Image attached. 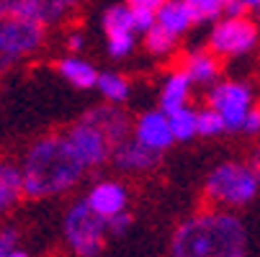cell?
<instances>
[{"instance_id":"d6a6232c","label":"cell","mask_w":260,"mask_h":257,"mask_svg":"<svg viewBox=\"0 0 260 257\" xmlns=\"http://www.w3.org/2000/svg\"><path fill=\"white\" fill-rule=\"evenodd\" d=\"M247 165H250V167H252V170H255V175H257V177H260V152H257V155H252V160H250V162H247Z\"/></svg>"},{"instance_id":"3957f363","label":"cell","mask_w":260,"mask_h":257,"mask_svg":"<svg viewBox=\"0 0 260 257\" xmlns=\"http://www.w3.org/2000/svg\"><path fill=\"white\" fill-rule=\"evenodd\" d=\"M44 23L26 0H0V57H26L44 44Z\"/></svg>"},{"instance_id":"836d02e7","label":"cell","mask_w":260,"mask_h":257,"mask_svg":"<svg viewBox=\"0 0 260 257\" xmlns=\"http://www.w3.org/2000/svg\"><path fill=\"white\" fill-rule=\"evenodd\" d=\"M245 11H260V0H242Z\"/></svg>"},{"instance_id":"44dd1931","label":"cell","mask_w":260,"mask_h":257,"mask_svg":"<svg viewBox=\"0 0 260 257\" xmlns=\"http://www.w3.org/2000/svg\"><path fill=\"white\" fill-rule=\"evenodd\" d=\"M103 31L106 36L114 33H134L132 31V8L129 6H114L103 13Z\"/></svg>"},{"instance_id":"ba28073f","label":"cell","mask_w":260,"mask_h":257,"mask_svg":"<svg viewBox=\"0 0 260 257\" xmlns=\"http://www.w3.org/2000/svg\"><path fill=\"white\" fill-rule=\"evenodd\" d=\"M64 139L70 141V146H72V152L78 155V160L83 162V167L88 170V167H101L103 162H108V157H111V144L93 129V126H88V124H75L67 134H64Z\"/></svg>"},{"instance_id":"9c48e42d","label":"cell","mask_w":260,"mask_h":257,"mask_svg":"<svg viewBox=\"0 0 260 257\" xmlns=\"http://www.w3.org/2000/svg\"><path fill=\"white\" fill-rule=\"evenodd\" d=\"M80 121L88 124V126H93V129L111 144V150H114L119 141H124V139L129 136V131H132L129 116L121 111L116 103H103V105L90 108V111H88Z\"/></svg>"},{"instance_id":"4fadbf2b","label":"cell","mask_w":260,"mask_h":257,"mask_svg":"<svg viewBox=\"0 0 260 257\" xmlns=\"http://www.w3.org/2000/svg\"><path fill=\"white\" fill-rule=\"evenodd\" d=\"M191 78L185 75L183 69H175L173 75L165 80L162 85V93H160V111L162 114H170V111H178V108L188 105V93H191Z\"/></svg>"},{"instance_id":"8992f818","label":"cell","mask_w":260,"mask_h":257,"mask_svg":"<svg viewBox=\"0 0 260 257\" xmlns=\"http://www.w3.org/2000/svg\"><path fill=\"white\" fill-rule=\"evenodd\" d=\"M257 44V26L245 16H224L214 23L209 47L216 57H242Z\"/></svg>"},{"instance_id":"484cf974","label":"cell","mask_w":260,"mask_h":257,"mask_svg":"<svg viewBox=\"0 0 260 257\" xmlns=\"http://www.w3.org/2000/svg\"><path fill=\"white\" fill-rule=\"evenodd\" d=\"M132 8V6H129ZM155 26V11H147V8H132V31H150Z\"/></svg>"},{"instance_id":"1f68e13d","label":"cell","mask_w":260,"mask_h":257,"mask_svg":"<svg viewBox=\"0 0 260 257\" xmlns=\"http://www.w3.org/2000/svg\"><path fill=\"white\" fill-rule=\"evenodd\" d=\"M83 47H85L83 33H70V36H67V49H70V52H83Z\"/></svg>"},{"instance_id":"7402d4cb","label":"cell","mask_w":260,"mask_h":257,"mask_svg":"<svg viewBox=\"0 0 260 257\" xmlns=\"http://www.w3.org/2000/svg\"><path fill=\"white\" fill-rule=\"evenodd\" d=\"M185 11L191 16V23H209L221 16V3L219 0H183Z\"/></svg>"},{"instance_id":"cb8c5ba5","label":"cell","mask_w":260,"mask_h":257,"mask_svg":"<svg viewBox=\"0 0 260 257\" xmlns=\"http://www.w3.org/2000/svg\"><path fill=\"white\" fill-rule=\"evenodd\" d=\"M224 121H221V116L214 111V108H204V111H196V134L199 136H219L221 131H224Z\"/></svg>"},{"instance_id":"277c9868","label":"cell","mask_w":260,"mask_h":257,"mask_svg":"<svg viewBox=\"0 0 260 257\" xmlns=\"http://www.w3.org/2000/svg\"><path fill=\"white\" fill-rule=\"evenodd\" d=\"M260 191V177L247 162H221L211 170L204 186L209 203L221 208H237L250 203Z\"/></svg>"},{"instance_id":"83f0119b","label":"cell","mask_w":260,"mask_h":257,"mask_svg":"<svg viewBox=\"0 0 260 257\" xmlns=\"http://www.w3.org/2000/svg\"><path fill=\"white\" fill-rule=\"evenodd\" d=\"M240 131L245 134H260V108H250L245 114L242 124H240Z\"/></svg>"},{"instance_id":"ac0fdd59","label":"cell","mask_w":260,"mask_h":257,"mask_svg":"<svg viewBox=\"0 0 260 257\" xmlns=\"http://www.w3.org/2000/svg\"><path fill=\"white\" fill-rule=\"evenodd\" d=\"M21 196V167L0 162V213H6Z\"/></svg>"},{"instance_id":"5b68a950","label":"cell","mask_w":260,"mask_h":257,"mask_svg":"<svg viewBox=\"0 0 260 257\" xmlns=\"http://www.w3.org/2000/svg\"><path fill=\"white\" fill-rule=\"evenodd\" d=\"M64 239L75 257H98L106 242V222L95 216L85 201L72 203L64 213Z\"/></svg>"},{"instance_id":"603a6c76","label":"cell","mask_w":260,"mask_h":257,"mask_svg":"<svg viewBox=\"0 0 260 257\" xmlns=\"http://www.w3.org/2000/svg\"><path fill=\"white\" fill-rule=\"evenodd\" d=\"M144 47L150 54H170L175 47V36L155 23L150 31H144Z\"/></svg>"},{"instance_id":"4316f807","label":"cell","mask_w":260,"mask_h":257,"mask_svg":"<svg viewBox=\"0 0 260 257\" xmlns=\"http://www.w3.org/2000/svg\"><path fill=\"white\" fill-rule=\"evenodd\" d=\"M129 227H132V213H126V211H121V213H116V216L106 218V234L121 237Z\"/></svg>"},{"instance_id":"4dcf8cb0","label":"cell","mask_w":260,"mask_h":257,"mask_svg":"<svg viewBox=\"0 0 260 257\" xmlns=\"http://www.w3.org/2000/svg\"><path fill=\"white\" fill-rule=\"evenodd\" d=\"M162 3H165V0H129L126 6H132V8H147V11H157Z\"/></svg>"},{"instance_id":"f546056e","label":"cell","mask_w":260,"mask_h":257,"mask_svg":"<svg viewBox=\"0 0 260 257\" xmlns=\"http://www.w3.org/2000/svg\"><path fill=\"white\" fill-rule=\"evenodd\" d=\"M221 3V16H245L242 0H219Z\"/></svg>"},{"instance_id":"7a4b0ae2","label":"cell","mask_w":260,"mask_h":257,"mask_svg":"<svg viewBox=\"0 0 260 257\" xmlns=\"http://www.w3.org/2000/svg\"><path fill=\"white\" fill-rule=\"evenodd\" d=\"M85 172L64 134H49L28 146L21 165V191L28 198H49L70 191Z\"/></svg>"},{"instance_id":"52a82bcc","label":"cell","mask_w":260,"mask_h":257,"mask_svg":"<svg viewBox=\"0 0 260 257\" xmlns=\"http://www.w3.org/2000/svg\"><path fill=\"white\" fill-rule=\"evenodd\" d=\"M209 108H214V111L221 116V121H224L227 129L240 131V124H242L245 114L252 108V90L245 83H235V80L219 83L209 93Z\"/></svg>"},{"instance_id":"d4e9b609","label":"cell","mask_w":260,"mask_h":257,"mask_svg":"<svg viewBox=\"0 0 260 257\" xmlns=\"http://www.w3.org/2000/svg\"><path fill=\"white\" fill-rule=\"evenodd\" d=\"M108 54L111 57H126L132 49H134V33H114V36H108Z\"/></svg>"},{"instance_id":"9a60e30c","label":"cell","mask_w":260,"mask_h":257,"mask_svg":"<svg viewBox=\"0 0 260 257\" xmlns=\"http://www.w3.org/2000/svg\"><path fill=\"white\" fill-rule=\"evenodd\" d=\"M57 69H59V75H62L70 85H75V88H80V90L95 88L98 72H95V67H93L90 62H85V59H80V57H64V59H59Z\"/></svg>"},{"instance_id":"d6986e66","label":"cell","mask_w":260,"mask_h":257,"mask_svg":"<svg viewBox=\"0 0 260 257\" xmlns=\"http://www.w3.org/2000/svg\"><path fill=\"white\" fill-rule=\"evenodd\" d=\"M168 124H170L173 141H188V139L196 136V111L188 105L178 108V111H170Z\"/></svg>"},{"instance_id":"ffe728a7","label":"cell","mask_w":260,"mask_h":257,"mask_svg":"<svg viewBox=\"0 0 260 257\" xmlns=\"http://www.w3.org/2000/svg\"><path fill=\"white\" fill-rule=\"evenodd\" d=\"M95 88L101 90V95L106 98V103H124L129 98V83L121 75H114V72H103L95 80Z\"/></svg>"},{"instance_id":"e575fe53","label":"cell","mask_w":260,"mask_h":257,"mask_svg":"<svg viewBox=\"0 0 260 257\" xmlns=\"http://www.w3.org/2000/svg\"><path fill=\"white\" fill-rule=\"evenodd\" d=\"M6 257H28V254H26V252H21V249H11Z\"/></svg>"},{"instance_id":"f1b7e54d","label":"cell","mask_w":260,"mask_h":257,"mask_svg":"<svg viewBox=\"0 0 260 257\" xmlns=\"http://www.w3.org/2000/svg\"><path fill=\"white\" fill-rule=\"evenodd\" d=\"M11 249H16V232L13 229H3L0 232V257H6Z\"/></svg>"},{"instance_id":"7c38bea8","label":"cell","mask_w":260,"mask_h":257,"mask_svg":"<svg viewBox=\"0 0 260 257\" xmlns=\"http://www.w3.org/2000/svg\"><path fill=\"white\" fill-rule=\"evenodd\" d=\"M134 139L144 146H150L155 152H162L173 144V134H170V124H168V114L162 111H147L139 116V121L134 124Z\"/></svg>"},{"instance_id":"2e32d148","label":"cell","mask_w":260,"mask_h":257,"mask_svg":"<svg viewBox=\"0 0 260 257\" xmlns=\"http://www.w3.org/2000/svg\"><path fill=\"white\" fill-rule=\"evenodd\" d=\"M80 0H26V6L36 13L44 26H52V23H59L62 18H67L72 11L78 8Z\"/></svg>"},{"instance_id":"5bb4252c","label":"cell","mask_w":260,"mask_h":257,"mask_svg":"<svg viewBox=\"0 0 260 257\" xmlns=\"http://www.w3.org/2000/svg\"><path fill=\"white\" fill-rule=\"evenodd\" d=\"M155 23L173 36H180L183 31H188L193 26L183 0H165V3L155 11Z\"/></svg>"},{"instance_id":"30bf717a","label":"cell","mask_w":260,"mask_h":257,"mask_svg":"<svg viewBox=\"0 0 260 257\" xmlns=\"http://www.w3.org/2000/svg\"><path fill=\"white\" fill-rule=\"evenodd\" d=\"M85 203L95 216H101L106 222V218L126 211V188L116 180H103V182H98V186L90 188Z\"/></svg>"},{"instance_id":"6da1fadb","label":"cell","mask_w":260,"mask_h":257,"mask_svg":"<svg viewBox=\"0 0 260 257\" xmlns=\"http://www.w3.org/2000/svg\"><path fill=\"white\" fill-rule=\"evenodd\" d=\"M170 257H247V232L230 211H201L175 229Z\"/></svg>"},{"instance_id":"8fae6325","label":"cell","mask_w":260,"mask_h":257,"mask_svg":"<svg viewBox=\"0 0 260 257\" xmlns=\"http://www.w3.org/2000/svg\"><path fill=\"white\" fill-rule=\"evenodd\" d=\"M111 160L119 170H126V172H144V170H152L157 162H160V152L150 150V146L139 144L137 139H124L119 141L114 150H111Z\"/></svg>"},{"instance_id":"e0dca14e","label":"cell","mask_w":260,"mask_h":257,"mask_svg":"<svg viewBox=\"0 0 260 257\" xmlns=\"http://www.w3.org/2000/svg\"><path fill=\"white\" fill-rule=\"evenodd\" d=\"M183 72L191 78V83H214L219 75V59H216V54L196 52L185 59Z\"/></svg>"}]
</instances>
